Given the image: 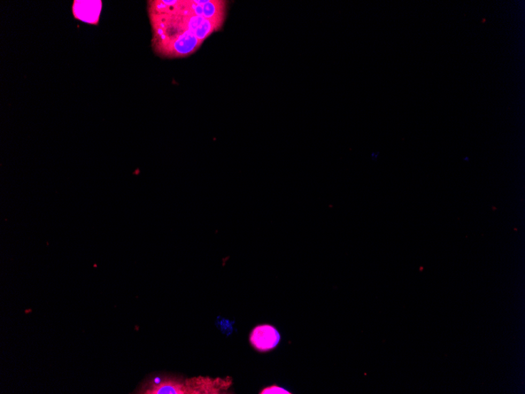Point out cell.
<instances>
[{
	"label": "cell",
	"instance_id": "1",
	"mask_svg": "<svg viewBox=\"0 0 525 394\" xmlns=\"http://www.w3.org/2000/svg\"><path fill=\"white\" fill-rule=\"evenodd\" d=\"M225 0H151L148 11L152 28L151 47L161 59H184L225 25Z\"/></svg>",
	"mask_w": 525,
	"mask_h": 394
},
{
	"label": "cell",
	"instance_id": "2",
	"mask_svg": "<svg viewBox=\"0 0 525 394\" xmlns=\"http://www.w3.org/2000/svg\"><path fill=\"white\" fill-rule=\"evenodd\" d=\"M233 385V378L195 377L183 380L181 378L163 376L146 382L137 393L144 394H220Z\"/></svg>",
	"mask_w": 525,
	"mask_h": 394
},
{
	"label": "cell",
	"instance_id": "3",
	"mask_svg": "<svg viewBox=\"0 0 525 394\" xmlns=\"http://www.w3.org/2000/svg\"><path fill=\"white\" fill-rule=\"evenodd\" d=\"M280 332L270 324H261L255 328L250 335V342L255 350L261 353L271 351L280 343Z\"/></svg>",
	"mask_w": 525,
	"mask_h": 394
},
{
	"label": "cell",
	"instance_id": "4",
	"mask_svg": "<svg viewBox=\"0 0 525 394\" xmlns=\"http://www.w3.org/2000/svg\"><path fill=\"white\" fill-rule=\"evenodd\" d=\"M101 0H75L73 14L76 19L91 25H97L102 11Z\"/></svg>",
	"mask_w": 525,
	"mask_h": 394
},
{
	"label": "cell",
	"instance_id": "5",
	"mask_svg": "<svg viewBox=\"0 0 525 394\" xmlns=\"http://www.w3.org/2000/svg\"><path fill=\"white\" fill-rule=\"evenodd\" d=\"M260 394H290L291 393L280 386L274 385L262 390Z\"/></svg>",
	"mask_w": 525,
	"mask_h": 394
},
{
	"label": "cell",
	"instance_id": "6",
	"mask_svg": "<svg viewBox=\"0 0 525 394\" xmlns=\"http://www.w3.org/2000/svg\"><path fill=\"white\" fill-rule=\"evenodd\" d=\"M465 160H466V161H469V158H465Z\"/></svg>",
	"mask_w": 525,
	"mask_h": 394
}]
</instances>
